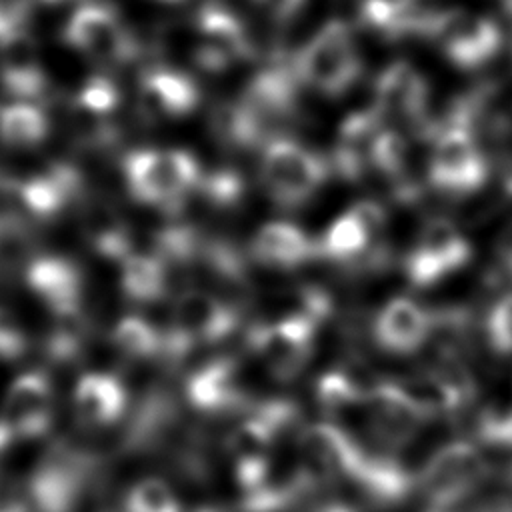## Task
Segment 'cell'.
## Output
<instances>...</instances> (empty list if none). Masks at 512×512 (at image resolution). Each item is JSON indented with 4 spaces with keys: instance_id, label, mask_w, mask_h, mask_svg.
<instances>
[{
    "instance_id": "25",
    "label": "cell",
    "mask_w": 512,
    "mask_h": 512,
    "mask_svg": "<svg viewBox=\"0 0 512 512\" xmlns=\"http://www.w3.org/2000/svg\"><path fill=\"white\" fill-rule=\"evenodd\" d=\"M466 384L460 370H438L398 380L396 388L422 418H428L454 410L468 394Z\"/></svg>"
},
{
    "instance_id": "37",
    "label": "cell",
    "mask_w": 512,
    "mask_h": 512,
    "mask_svg": "<svg viewBox=\"0 0 512 512\" xmlns=\"http://www.w3.org/2000/svg\"><path fill=\"white\" fill-rule=\"evenodd\" d=\"M26 352V336L18 320L0 306V358L14 360Z\"/></svg>"
},
{
    "instance_id": "17",
    "label": "cell",
    "mask_w": 512,
    "mask_h": 512,
    "mask_svg": "<svg viewBox=\"0 0 512 512\" xmlns=\"http://www.w3.org/2000/svg\"><path fill=\"white\" fill-rule=\"evenodd\" d=\"M0 84L14 102L36 104L48 94V78L38 62V48L22 28L0 40Z\"/></svg>"
},
{
    "instance_id": "16",
    "label": "cell",
    "mask_w": 512,
    "mask_h": 512,
    "mask_svg": "<svg viewBox=\"0 0 512 512\" xmlns=\"http://www.w3.org/2000/svg\"><path fill=\"white\" fill-rule=\"evenodd\" d=\"M382 120L372 108L350 112L338 126L330 168L344 180H362L374 166V150Z\"/></svg>"
},
{
    "instance_id": "23",
    "label": "cell",
    "mask_w": 512,
    "mask_h": 512,
    "mask_svg": "<svg viewBox=\"0 0 512 512\" xmlns=\"http://www.w3.org/2000/svg\"><path fill=\"white\" fill-rule=\"evenodd\" d=\"M26 282L52 314L82 308V272L64 256H36L26 268Z\"/></svg>"
},
{
    "instance_id": "28",
    "label": "cell",
    "mask_w": 512,
    "mask_h": 512,
    "mask_svg": "<svg viewBox=\"0 0 512 512\" xmlns=\"http://www.w3.org/2000/svg\"><path fill=\"white\" fill-rule=\"evenodd\" d=\"M170 270L154 252H130L120 262V286L134 304H154L166 296Z\"/></svg>"
},
{
    "instance_id": "12",
    "label": "cell",
    "mask_w": 512,
    "mask_h": 512,
    "mask_svg": "<svg viewBox=\"0 0 512 512\" xmlns=\"http://www.w3.org/2000/svg\"><path fill=\"white\" fill-rule=\"evenodd\" d=\"M82 460L64 446L52 448L26 482L30 512H74L82 490Z\"/></svg>"
},
{
    "instance_id": "22",
    "label": "cell",
    "mask_w": 512,
    "mask_h": 512,
    "mask_svg": "<svg viewBox=\"0 0 512 512\" xmlns=\"http://www.w3.org/2000/svg\"><path fill=\"white\" fill-rule=\"evenodd\" d=\"M480 452L468 442H452L432 454L422 472V486L434 498L468 492L484 474Z\"/></svg>"
},
{
    "instance_id": "32",
    "label": "cell",
    "mask_w": 512,
    "mask_h": 512,
    "mask_svg": "<svg viewBox=\"0 0 512 512\" xmlns=\"http://www.w3.org/2000/svg\"><path fill=\"white\" fill-rule=\"evenodd\" d=\"M52 330L46 342V354L54 362H70L76 358L84 346L86 338V318L82 308L64 310L52 314Z\"/></svg>"
},
{
    "instance_id": "42",
    "label": "cell",
    "mask_w": 512,
    "mask_h": 512,
    "mask_svg": "<svg viewBox=\"0 0 512 512\" xmlns=\"http://www.w3.org/2000/svg\"><path fill=\"white\" fill-rule=\"evenodd\" d=\"M14 442H16V438H14L12 432L6 428V424L0 420V454L6 452Z\"/></svg>"
},
{
    "instance_id": "33",
    "label": "cell",
    "mask_w": 512,
    "mask_h": 512,
    "mask_svg": "<svg viewBox=\"0 0 512 512\" xmlns=\"http://www.w3.org/2000/svg\"><path fill=\"white\" fill-rule=\"evenodd\" d=\"M126 512H182L174 490L158 478H146L134 484L126 496Z\"/></svg>"
},
{
    "instance_id": "11",
    "label": "cell",
    "mask_w": 512,
    "mask_h": 512,
    "mask_svg": "<svg viewBox=\"0 0 512 512\" xmlns=\"http://www.w3.org/2000/svg\"><path fill=\"white\" fill-rule=\"evenodd\" d=\"M316 326L304 316L286 314L274 322L258 324L250 332V344L274 376L290 378L308 362Z\"/></svg>"
},
{
    "instance_id": "8",
    "label": "cell",
    "mask_w": 512,
    "mask_h": 512,
    "mask_svg": "<svg viewBox=\"0 0 512 512\" xmlns=\"http://www.w3.org/2000/svg\"><path fill=\"white\" fill-rule=\"evenodd\" d=\"M234 326L236 314L230 304L206 290H186L172 306L170 328L164 334V350L184 354L194 346L222 340Z\"/></svg>"
},
{
    "instance_id": "3",
    "label": "cell",
    "mask_w": 512,
    "mask_h": 512,
    "mask_svg": "<svg viewBox=\"0 0 512 512\" xmlns=\"http://www.w3.org/2000/svg\"><path fill=\"white\" fill-rule=\"evenodd\" d=\"M300 86L322 96L346 94L362 74V58L352 28L342 20L322 24L292 56Z\"/></svg>"
},
{
    "instance_id": "13",
    "label": "cell",
    "mask_w": 512,
    "mask_h": 512,
    "mask_svg": "<svg viewBox=\"0 0 512 512\" xmlns=\"http://www.w3.org/2000/svg\"><path fill=\"white\" fill-rule=\"evenodd\" d=\"M138 114L150 124L180 120L200 104L198 84L178 68L156 64L138 80Z\"/></svg>"
},
{
    "instance_id": "35",
    "label": "cell",
    "mask_w": 512,
    "mask_h": 512,
    "mask_svg": "<svg viewBox=\"0 0 512 512\" xmlns=\"http://www.w3.org/2000/svg\"><path fill=\"white\" fill-rule=\"evenodd\" d=\"M486 338L494 352L512 354V292L504 294L486 316Z\"/></svg>"
},
{
    "instance_id": "1",
    "label": "cell",
    "mask_w": 512,
    "mask_h": 512,
    "mask_svg": "<svg viewBox=\"0 0 512 512\" xmlns=\"http://www.w3.org/2000/svg\"><path fill=\"white\" fill-rule=\"evenodd\" d=\"M476 98H460L444 118L422 128L430 140L428 182L446 196H468L480 190L488 178V162L476 140Z\"/></svg>"
},
{
    "instance_id": "18",
    "label": "cell",
    "mask_w": 512,
    "mask_h": 512,
    "mask_svg": "<svg viewBox=\"0 0 512 512\" xmlns=\"http://www.w3.org/2000/svg\"><path fill=\"white\" fill-rule=\"evenodd\" d=\"M120 108V90L114 80L94 76L86 80L72 102V122L82 142L104 146L116 138L114 118Z\"/></svg>"
},
{
    "instance_id": "30",
    "label": "cell",
    "mask_w": 512,
    "mask_h": 512,
    "mask_svg": "<svg viewBox=\"0 0 512 512\" xmlns=\"http://www.w3.org/2000/svg\"><path fill=\"white\" fill-rule=\"evenodd\" d=\"M50 122L44 110L32 102L0 106V142L10 148H34L46 140Z\"/></svg>"
},
{
    "instance_id": "48",
    "label": "cell",
    "mask_w": 512,
    "mask_h": 512,
    "mask_svg": "<svg viewBox=\"0 0 512 512\" xmlns=\"http://www.w3.org/2000/svg\"><path fill=\"white\" fill-rule=\"evenodd\" d=\"M158 2H166V4H176V2H184V0H158Z\"/></svg>"
},
{
    "instance_id": "46",
    "label": "cell",
    "mask_w": 512,
    "mask_h": 512,
    "mask_svg": "<svg viewBox=\"0 0 512 512\" xmlns=\"http://www.w3.org/2000/svg\"><path fill=\"white\" fill-rule=\"evenodd\" d=\"M34 2H42V4H64V2H70V0H34Z\"/></svg>"
},
{
    "instance_id": "20",
    "label": "cell",
    "mask_w": 512,
    "mask_h": 512,
    "mask_svg": "<svg viewBox=\"0 0 512 512\" xmlns=\"http://www.w3.org/2000/svg\"><path fill=\"white\" fill-rule=\"evenodd\" d=\"M300 448L306 466L326 476L356 478L366 458V454L344 430L322 422L312 424L302 432Z\"/></svg>"
},
{
    "instance_id": "10",
    "label": "cell",
    "mask_w": 512,
    "mask_h": 512,
    "mask_svg": "<svg viewBox=\"0 0 512 512\" xmlns=\"http://www.w3.org/2000/svg\"><path fill=\"white\" fill-rule=\"evenodd\" d=\"M386 228V212L374 200L354 202L326 228L318 244V256L338 264H356L376 252V240Z\"/></svg>"
},
{
    "instance_id": "26",
    "label": "cell",
    "mask_w": 512,
    "mask_h": 512,
    "mask_svg": "<svg viewBox=\"0 0 512 512\" xmlns=\"http://www.w3.org/2000/svg\"><path fill=\"white\" fill-rule=\"evenodd\" d=\"M428 12L418 0H362L358 6L362 26L386 40L422 36Z\"/></svg>"
},
{
    "instance_id": "31",
    "label": "cell",
    "mask_w": 512,
    "mask_h": 512,
    "mask_svg": "<svg viewBox=\"0 0 512 512\" xmlns=\"http://www.w3.org/2000/svg\"><path fill=\"white\" fill-rule=\"evenodd\" d=\"M116 350L132 360H144L164 352V334L140 316H124L112 330Z\"/></svg>"
},
{
    "instance_id": "27",
    "label": "cell",
    "mask_w": 512,
    "mask_h": 512,
    "mask_svg": "<svg viewBox=\"0 0 512 512\" xmlns=\"http://www.w3.org/2000/svg\"><path fill=\"white\" fill-rule=\"evenodd\" d=\"M190 402L206 412H218L234 406L242 398L238 368L230 358H216L196 370L188 380Z\"/></svg>"
},
{
    "instance_id": "49",
    "label": "cell",
    "mask_w": 512,
    "mask_h": 512,
    "mask_svg": "<svg viewBox=\"0 0 512 512\" xmlns=\"http://www.w3.org/2000/svg\"><path fill=\"white\" fill-rule=\"evenodd\" d=\"M510 264H512V262H510Z\"/></svg>"
},
{
    "instance_id": "19",
    "label": "cell",
    "mask_w": 512,
    "mask_h": 512,
    "mask_svg": "<svg viewBox=\"0 0 512 512\" xmlns=\"http://www.w3.org/2000/svg\"><path fill=\"white\" fill-rule=\"evenodd\" d=\"M432 312L408 296L390 298L374 320L376 342L392 354H410L430 336Z\"/></svg>"
},
{
    "instance_id": "24",
    "label": "cell",
    "mask_w": 512,
    "mask_h": 512,
    "mask_svg": "<svg viewBox=\"0 0 512 512\" xmlns=\"http://www.w3.org/2000/svg\"><path fill=\"white\" fill-rule=\"evenodd\" d=\"M128 404V394L114 374L86 372L78 378L72 392L76 418L90 428L118 422Z\"/></svg>"
},
{
    "instance_id": "9",
    "label": "cell",
    "mask_w": 512,
    "mask_h": 512,
    "mask_svg": "<svg viewBox=\"0 0 512 512\" xmlns=\"http://www.w3.org/2000/svg\"><path fill=\"white\" fill-rule=\"evenodd\" d=\"M428 102V82L410 62L388 64L374 82L372 110L388 128H424Z\"/></svg>"
},
{
    "instance_id": "44",
    "label": "cell",
    "mask_w": 512,
    "mask_h": 512,
    "mask_svg": "<svg viewBox=\"0 0 512 512\" xmlns=\"http://www.w3.org/2000/svg\"><path fill=\"white\" fill-rule=\"evenodd\" d=\"M482 512H512V506H490V508H482Z\"/></svg>"
},
{
    "instance_id": "36",
    "label": "cell",
    "mask_w": 512,
    "mask_h": 512,
    "mask_svg": "<svg viewBox=\"0 0 512 512\" xmlns=\"http://www.w3.org/2000/svg\"><path fill=\"white\" fill-rule=\"evenodd\" d=\"M480 436L490 444L512 446V408L496 406L482 414Z\"/></svg>"
},
{
    "instance_id": "29",
    "label": "cell",
    "mask_w": 512,
    "mask_h": 512,
    "mask_svg": "<svg viewBox=\"0 0 512 512\" xmlns=\"http://www.w3.org/2000/svg\"><path fill=\"white\" fill-rule=\"evenodd\" d=\"M392 186L400 200H412L418 196V182L410 178V148L406 138L396 130L384 126L374 150V166Z\"/></svg>"
},
{
    "instance_id": "21",
    "label": "cell",
    "mask_w": 512,
    "mask_h": 512,
    "mask_svg": "<svg viewBox=\"0 0 512 512\" xmlns=\"http://www.w3.org/2000/svg\"><path fill=\"white\" fill-rule=\"evenodd\" d=\"M250 256L272 270H294L318 256V244L296 224L274 220L250 238Z\"/></svg>"
},
{
    "instance_id": "7",
    "label": "cell",
    "mask_w": 512,
    "mask_h": 512,
    "mask_svg": "<svg viewBox=\"0 0 512 512\" xmlns=\"http://www.w3.org/2000/svg\"><path fill=\"white\" fill-rule=\"evenodd\" d=\"M472 258V246L458 226L434 218L422 226L404 258V274L416 288H430L462 270Z\"/></svg>"
},
{
    "instance_id": "4",
    "label": "cell",
    "mask_w": 512,
    "mask_h": 512,
    "mask_svg": "<svg viewBox=\"0 0 512 512\" xmlns=\"http://www.w3.org/2000/svg\"><path fill=\"white\" fill-rule=\"evenodd\" d=\"M328 160L308 146L276 136L262 146L260 180L270 200L280 208H300L326 184Z\"/></svg>"
},
{
    "instance_id": "39",
    "label": "cell",
    "mask_w": 512,
    "mask_h": 512,
    "mask_svg": "<svg viewBox=\"0 0 512 512\" xmlns=\"http://www.w3.org/2000/svg\"><path fill=\"white\" fill-rule=\"evenodd\" d=\"M250 2L254 8H258L268 18L284 22V20H290L292 16H296L306 0H250Z\"/></svg>"
},
{
    "instance_id": "5",
    "label": "cell",
    "mask_w": 512,
    "mask_h": 512,
    "mask_svg": "<svg viewBox=\"0 0 512 512\" xmlns=\"http://www.w3.org/2000/svg\"><path fill=\"white\" fill-rule=\"evenodd\" d=\"M422 36L434 42L452 66L464 70L484 66L502 46L498 24L464 8L430 10Z\"/></svg>"
},
{
    "instance_id": "14",
    "label": "cell",
    "mask_w": 512,
    "mask_h": 512,
    "mask_svg": "<svg viewBox=\"0 0 512 512\" xmlns=\"http://www.w3.org/2000/svg\"><path fill=\"white\" fill-rule=\"evenodd\" d=\"M194 56L200 68L224 72L252 56V42L242 18L202 6L194 24Z\"/></svg>"
},
{
    "instance_id": "40",
    "label": "cell",
    "mask_w": 512,
    "mask_h": 512,
    "mask_svg": "<svg viewBox=\"0 0 512 512\" xmlns=\"http://www.w3.org/2000/svg\"><path fill=\"white\" fill-rule=\"evenodd\" d=\"M426 512H482V508L476 504V500L468 490V492L434 498Z\"/></svg>"
},
{
    "instance_id": "15",
    "label": "cell",
    "mask_w": 512,
    "mask_h": 512,
    "mask_svg": "<svg viewBox=\"0 0 512 512\" xmlns=\"http://www.w3.org/2000/svg\"><path fill=\"white\" fill-rule=\"evenodd\" d=\"M52 414L54 396L50 380L44 372L32 370L20 374L8 386L0 420L16 440H32L50 430Z\"/></svg>"
},
{
    "instance_id": "38",
    "label": "cell",
    "mask_w": 512,
    "mask_h": 512,
    "mask_svg": "<svg viewBox=\"0 0 512 512\" xmlns=\"http://www.w3.org/2000/svg\"><path fill=\"white\" fill-rule=\"evenodd\" d=\"M28 2L30 0H0V40L24 28Z\"/></svg>"
},
{
    "instance_id": "47",
    "label": "cell",
    "mask_w": 512,
    "mask_h": 512,
    "mask_svg": "<svg viewBox=\"0 0 512 512\" xmlns=\"http://www.w3.org/2000/svg\"><path fill=\"white\" fill-rule=\"evenodd\" d=\"M504 6H506V14H508V16H510V20H512V0H506V4H504Z\"/></svg>"
},
{
    "instance_id": "45",
    "label": "cell",
    "mask_w": 512,
    "mask_h": 512,
    "mask_svg": "<svg viewBox=\"0 0 512 512\" xmlns=\"http://www.w3.org/2000/svg\"><path fill=\"white\" fill-rule=\"evenodd\" d=\"M504 190L512 196V166H510V170H508V174L504 178Z\"/></svg>"
},
{
    "instance_id": "43",
    "label": "cell",
    "mask_w": 512,
    "mask_h": 512,
    "mask_svg": "<svg viewBox=\"0 0 512 512\" xmlns=\"http://www.w3.org/2000/svg\"><path fill=\"white\" fill-rule=\"evenodd\" d=\"M0 512H30L26 504H20V502H14V504H8V506H2Z\"/></svg>"
},
{
    "instance_id": "6",
    "label": "cell",
    "mask_w": 512,
    "mask_h": 512,
    "mask_svg": "<svg viewBox=\"0 0 512 512\" xmlns=\"http://www.w3.org/2000/svg\"><path fill=\"white\" fill-rule=\"evenodd\" d=\"M64 40L76 52L100 64H124L138 54V40L116 8L98 0L82 2L64 28Z\"/></svg>"
},
{
    "instance_id": "2",
    "label": "cell",
    "mask_w": 512,
    "mask_h": 512,
    "mask_svg": "<svg viewBox=\"0 0 512 512\" xmlns=\"http://www.w3.org/2000/svg\"><path fill=\"white\" fill-rule=\"evenodd\" d=\"M130 194L158 210H176L198 192L202 170L198 160L180 148H140L122 160Z\"/></svg>"
},
{
    "instance_id": "34",
    "label": "cell",
    "mask_w": 512,
    "mask_h": 512,
    "mask_svg": "<svg viewBox=\"0 0 512 512\" xmlns=\"http://www.w3.org/2000/svg\"><path fill=\"white\" fill-rule=\"evenodd\" d=\"M198 192H202V196L216 208H232L240 204V200L244 198L246 184L238 172L224 168L210 174H202Z\"/></svg>"
},
{
    "instance_id": "41",
    "label": "cell",
    "mask_w": 512,
    "mask_h": 512,
    "mask_svg": "<svg viewBox=\"0 0 512 512\" xmlns=\"http://www.w3.org/2000/svg\"><path fill=\"white\" fill-rule=\"evenodd\" d=\"M204 6L242 18V10H244L246 6H252V2H250V0H206Z\"/></svg>"
}]
</instances>
